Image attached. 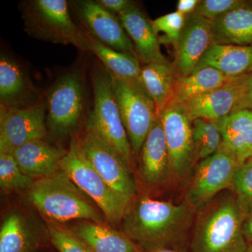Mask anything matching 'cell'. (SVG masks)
<instances>
[{
    "mask_svg": "<svg viewBox=\"0 0 252 252\" xmlns=\"http://www.w3.org/2000/svg\"><path fill=\"white\" fill-rule=\"evenodd\" d=\"M191 206L144 196L127 207L124 215L126 235L143 251L172 246L191 220Z\"/></svg>",
    "mask_w": 252,
    "mask_h": 252,
    "instance_id": "6da1fadb",
    "label": "cell"
},
{
    "mask_svg": "<svg viewBox=\"0 0 252 252\" xmlns=\"http://www.w3.org/2000/svg\"><path fill=\"white\" fill-rule=\"evenodd\" d=\"M245 217L231 195L210 204L197 222L191 252H245L248 248L243 230Z\"/></svg>",
    "mask_w": 252,
    "mask_h": 252,
    "instance_id": "7a4b0ae2",
    "label": "cell"
},
{
    "mask_svg": "<svg viewBox=\"0 0 252 252\" xmlns=\"http://www.w3.org/2000/svg\"><path fill=\"white\" fill-rule=\"evenodd\" d=\"M81 190L62 170L33 182L28 196L30 201L53 220H101L100 215L84 198Z\"/></svg>",
    "mask_w": 252,
    "mask_h": 252,
    "instance_id": "3957f363",
    "label": "cell"
},
{
    "mask_svg": "<svg viewBox=\"0 0 252 252\" xmlns=\"http://www.w3.org/2000/svg\"><path fill=\"white\" fill-rule=\"evenodd\" d=\"M25 30L32 36L55 44H71L91 51L85 31L72 21L65 0H33L22 10Z\"/></svg>",
    "mask_w": 252,
    "mask_h": 252,
    "instance_id": "277c9868",
    "label": "cell"
},
{
    "mask_svg": "<svg viewBox=\"0 0 252 252\" xmlns=\"http://www.w3.org/2000/svg\"><path fill=\"white\" fill-rule=\"evenodd\" d=\"M60 169L81 191L87 194L112 222H119L130 205L102 178L81 148L79 140L72 139L69 150L61 160Z\"/></svg>",
    "mask_w": 252,
    "mask_h": 252,
    "instance_id": "5b68a950",
    "label": "cell"
},
{
    "mask_svg": "<svg viewBox=\"0 0 252 252\" xmlns=\"http://www.w3.org/2000/svg\"><path fill=\"white\" fill-rule=\"evenodd\" d=\"M94 107L87 129L105 141L131 166L132 148L113 92L108 71H99L94 77Z\"/></svg>",
    "mask_w": 252,
    "mask_h": 252,
    "instance_id": "8992f818",
    "label": "cell"
},
{
    "mask_svg": "<svg viewBox=\"0 0 252 252\" xmlns=\"http://www.w3.org/2000/svg\"><path fill=\"white\" fill-rule=\"evenodd\" d=\"M108 72L132 153L137 157L159 117L157 107L140 83L125 80Z\"/></svg>",
    "mask_w": 252,
    "mask_h": 252,
    "instance_id": "52a82bcc",
    "label": "cell"
},
{
    "mask_svg": "<svg viewBox=\"0 0 252 252\" xmlns=\"http://www.w3.org/2000/svg\"><path fill=\"white\" fill-rule=\"evenodd\" d=\"M79 142L93 166L107 184L129 204L137 193L130 165L97 134L88 130Z\"/></svg>",
    "mask_w": 252,
    "mask_h": 252,
    "instance_id": "ba28073f",
    "label": "cell"
},
{
    "mask_svg": "<svg viewBox=\"0 0 252 252\" xmlns=\"http://www.w3.org/2000/svg\"><path fill=\"white\" fill-rule=\"evenodd\" d=\"M84 82L80 74L60 77L48 94L46 125L53 133L64 135L75 128L84 111Z\"/></svg>",
    "mask_w": 252,
    "mask_h": 252,
    "instance_id": "9c48e42d",
    "label": "cell"
},
{
    "mask_svg": "<svg viewBox=\"0 0 252 252\" xmlns=\"http://www.w3.org/2000/svg\"><path fill=\"white\" fill-rule=\"evenodd\" d=\"M233 154L220 150L199 163L188 189L190 206L201 208L220 190L232 186L237 169L240 166Z\"/></svg>",
    "mask_w": 252,
    "mask_h": 252,
    "instance_id": "30bf717a",
    "label": "cell"
},
{
    "mask_svg": "<svg viewBox=\"0 0 252 252\" xmlns=\"http://www.w3.org/2000/svg\"><path fill=\"white\" fill-rule=\"evenodd\" d=\"M46 122L42 104L23 109L1 106L0 153L13 154L28 142L44 140L47 132Z\"/></svg>",
    "mask_w": 252,
    "mask_h": 252,
    "instance_id": "8fae6325",
    "label": "cell"
},
{
    "mask_svg": "<svg viewBox=\"0 0 252 252\" xmlns=\"http://www.w3.org/2000/svg\"><path fill=\"white\" fill-rule=\"evenodd\" d=\"M171 170L179 177L187 173L197 155L192 122L180 104L171 101L160 116Z\"/></svg>",
    "mask_w": 252,
    "mask_h": 252,
    "instance_id": "7c38bea8",
    "label": "cell"
},
{
    "mask_svg": "<svg viewBox=\"0 0 252 252\" xmlns=\"http://www.w3.org/2000/svg\"><path fill=\"white\" fill-rule=\"evenodd\" d=\"M74 5L77 17L88 35L110 49L137 56L133 44L118 15L104 9L96 1L81 0Z\"/></svg>",
    "mask_w": 252,
    "mask_h": 252,
    "instance_id": "4fadbf2b",
    "label": "cell"
},
{
    "mask_svg": "<svg viewBox=\"0 0 252 252\" xmlns=\"http://www.w3.org/2000/svg\"><path fill=\"white\" fill-rule=\"evenodd\" d=\"M212 44V21L195 12L187 16L185 27L175 48L173 67L177 75L192 74Z\"/></svg>",
    "mask_w": 252,
    "mask_h": 252,
    "instance_id": "5bb4252c",
    "label": "cell"
},
{
    "mask_svg": "<svg viewBox=\"0 0 252 252\" xmlns=\"http://www.w3.org/2000/svg\"><path fill=\"white\" fill-rule=\"evenodd\" d=\"M238 77L225 85L180 104L191 122H215L238 110L245 89V77Z\"/></svg>",
    "mask_w": 252,
    "mask_h": 252,
    "instance_id": "9a60e30c",
    "label": "cell"
},
{
    "mask_svg": "<svg viewBox=\"0 0 252 252\" xmlns=\"http://www.w3.org/2000/svg\"><path fill=\"white\" fill-rule=\"evenodd\" d=\"M139 61L143 64L166 60L160 50V37L151 21L134 2L119 15Z\"/></svg>",
    "mask_w": 252,
    "mask_h": 252,
    "instance_id": "2e32d148",
    "label": "cell"
},
{
    "mask_svg": "<svg viewBox=\"0 0 252 252\" xmlns=\"http://www.w3.org/2000/svg\"><path fill=\"white\" fill-rule=\"evenodd\" d=\"M66 153L67 151L38 140L21 146L13 155L23 174L32 179H39L61 170L60 164Z\"/></svg>",
    "mask_w": 252,
    "mask_h": 252,
    "instance_id": "e0dca14e",
    "label": "cell"
},
{
    "mask_svg": "<svg viewBox=\"0 0 252 252\" xmlns=\"http://www.w3.org/2000/svg\"><path fill=\"white\" fill-rule=\"evenodd\" d=\"M213 122L221 135L220 149L233 154L240 165L250 158L252 152V111L240 109Z\"/></svg>",
    "mask_w": 252,
    "mask_h": 252,
    "instance_id": "ac0fdd59",
    "label": "cell"
},
{
    "mask_svg": "<svg viewBox=\"0 0 252 252\" xmlns=\"http://www.w3.org/2000/svg\"><path fill=\"white\" fill-rule=\"evenodd\" d=\"M140 155L142 173L146 182L152 185L163 182L171 166L160 117L154 122L144 141Z\"/></svg>",
    "mask_w": 252,
    "mask_h": 252,
    "instance_id": "d6986e66",
    "label": "cell"
},
{
    "mask_svg": "<svg viewBox=\"0 0 252 252\" xmlns=\"http://www.w3.org/2000/svg\"><path fill=\"white\" fill-rule=\"evenodd\" d=\"M205 67L214 68L230 77L251 74L252 45L212 44L204 54L195 71Z\"/></svg>",
    "mask_w": 252,
    "mask_h": 252,
    "instance_id": "ffe728a7",
    "label": "cell"
},
{
    "mask_svg": "<svg viewBox=\"0 0 252 252\" xmlns=\"http://www.w3.org/2000/svg\"><path fill=\"white\" fill-rule=\"evenodd\" d=\"M214 44L252 45V7L245 2L212 21Z\"/></svg>",
    "mask_w": 252,
    "mask_h": 252,
    "instance_id": "44dd1931",
    "label": "cell"
},
{
    "mask_svg": "<svg viewBox=\"0 0 252 252\" xmlns=\"http://www.w3.org/2000/svg\"><path fill=\"white\" fill-rule=\"evenodd\" d=\"M177 73L167 60L144 64L141 69L140 83L155 104L160 117L171 102Z\"/></svg>",
    "mask_w": 252,
    "mask_h": 252,
    "instance_id": "7402d4cb",
    "label": "cell"
},
{
    "mask_svg": "<svg viewBox=\"0 0 252 252\" xmlns=\"http://www.w3.org/2000/svg\"><path fill=\"white\" fill-rule=\"evenodd\" d=\"M73 232L91 252H143L128 237L99 223H80Z\"/></svg>",
    "mask_w": 252,
    "mask_h": 252,
    "instance_id": "603a6c76",
    "label": "cell"
},
{
    "mask_svg": "<svg viewBox=\"0 0 252 252\" xmlns=\"http://www.w3.org/2000/svg\"><path fill=\"white\" fill-rule=\"evenodd\" d=\"M238 77H230L212 67L195 71L188 76H177L171 101L182 104L225 85Z\"/></svg>",
    "mask_w": 252,
    "mask_h": 252,
    "instance_id": "cb8c5ba5",
    "label": "cell"
},
{
    "mask_svg": "<svg viewBox=\"0 0 252 252\" xmlns=\"http://www.w3.org/2000/svg\"><path fill=\"white\" fill-rule=\"evenodd\" d=\"M87 36L91 43V52L102 61L108 72L121 79L140 83L142 66L137 56L119 52Z\"/></svg>",
    "mask_w": 252,
    "mask_h": 252,
    "instance_id": "d4e9b609",
    "label": "cell"
},
{
    "mask_svg": "<svg viewBox=\"0 0 252 252\" xmlns=\"http://www.w3.org/2000/svg\"><path fill=\"white\" fill-rule=\"evenodd\" d=\"M36 240L28 229L22 217L9 215L0 230V252H33Z\"/></svg>",
    "mask_w": 252,
    "mask_h": 252,
    "instance_id": "484cf974",
    "label": "cell"
},
{
    "mask_svg": "<svg viewBox=\"0 0 252 252\" xmlns=\"http://www.w3.org/2000/svg\"><path fill=\"white\" fill-rule=\"evenodd\" d=\"M26 79L17 63L1 55L0 59V97L1 105L22 95L26 91Z\"/></svg>",
    "mask_w": 252,
    "mask_h": 252,
    "instance_id": "4316f807",
    "label": "cell"
},
{
    "mask_svg": "<svg viewBox=\"0 0 252 252\" xmlns=\"http://www.w3.org/2000/svg\"><path fill=\"white\" fill-rule=\"evenodd\" d=\"M192 130L198 158L203 160L220 150L222 137L215 123L195 119L192 122Z\"/></svg>",
    "mask_w": 252,
    "mask_h": 252,
    "instance_id": "83f0119b",
    "label": "cell"
},
{
    "mask_svg": "<svg viewBox=\"0 0 252 252\" xmlns=\"http://www.w3.org/2000/svg\"><path fill=\"white\" fill-rule=\"evenodd\" d=\"M33 179L21 171L13 154L0 153V186L4 190L31 188Z\"/></svg>",
    "mask_w": 252,
    "mask_h": 252,
    "instance_id": "f1b7e54d",
    "label": "cell"
},
{
    "mask_svg": "<svg viewBox=\"0 0 252 252\" xmlns=\"http://www.w3.org/2000/svg\"><path fill=\"white\" fill-rule=\"evenodd\" d=\"M232 187L239 205L245 215H248L252 212V158L238 167Z\"/></svg>",
    "mask_w": 252,
    "mask_h": 252,
    "instance_id": "f546056e",
    "label": "cell"
},
{
    "mask_svg": "<svg viewBox=\"0 0 252 252\" xmlns=\"http://www.w3.org/2000/svg\"><path fill=\"white\" fill-rule=\"evenodd\" d=\"M186 18L187 16L176 11L154 20L153 25L157 32L163 33L164 39L172 44L175 49L185 27Z\"/></svg>",
    "mask_w": 252,
    "mask_h": 252,
    "instance_id": "4dcf8cb0",
    "label": "cell"
},
{
    "mask_svg": "<svg viewBox=\"0 0 252 252\" xmlns=\"http://www.w3.org/2000/svg\"><path fill=\"white\" fill-rule=\"evenodd\" d=\"M51 243L59 252H91L75 235L54 225H49Z\"/></svg>",
    "mask_w": 252,
    "mask_h": 252,
    "instance_id": "1f68e13d",
    "label": "cell"
},
{
    "mask_svg": "<svg viewBox=\"0 0 252 252\" xmlns=\"http://www.w3.org/2000/svg\"><path fill=\"white\" fill-rule=\"evenodd\" d=\"M244 2L240 0H203L200 1L195 13L212 21Z\"/></svg>",
    "mask_w": 252,
    "mask_h": 252,
    "instance_id": "d6a6232c",
    "label": "cell"
},
{
    "mask_svg": "<svg viewBox=\"0 0 252 252\" xmlns=\"http://www.w3.org/2000/svg\"><path fill=\"white\" fill-rule=\"evenodd\" d=\"M96 2L109 12L119 16L132 1L128 0H97Z\"/></svg>",
    "mask_w": 252,
    "mask_h": 252,
    "instance_id": "836d02e7",
    "label": "cell"
},
{
    "mask_svg": "<svg viewBox=\"0 0 252 252\" xmlns=\"http://www.w3.org/2000/svg\"><path fill=\"white\" fill-rule=\"evenodd\" d=\"M245 84V94L239 104L238 110L252 109V73L246 76Z\"/></svg>",
    "mask_w": 252,
    "mask_h": 252,
    "instance_id": "e575fe53",
    "label": "cell"
},
{
    "mask_svg": "<svg viewBox=\"0 0 252 252\" xmlns=\"http://www.w3.org/2000/svg\"><path fill=\"white\" fill-rule=\"evenodd\" d=\"M200 3L198 0H180L177 3V11L187 16L195 12Z\"/></svg>",
    "mask_w": 252,
    "mask_h": 252,
    "instance_id": "d590c367",
    "label": "cell"
},
{
    "mask_svg": "<svg viewBox=\"0 0 252 252\" xmlns=\"http://www.w3.org/2000/svg\"><path fill=\"white\" fill-rule=\"evenodd\" d=\"M243 230L247 241L252 243V212L245 217L243 221Z\"/></svg>",
    "mask_w": 252,
    "mask_h": 252,
    "instance_id": "8d00e7d4",
    "label": "cell"
},
{
    "mask_svg": "<svg viewBox=\"0 0 252 252\" xmlns=\"http://www.w3.org/2000/svg\"><path fill=\"white\" fill-rule=\"evenodd\" d=\"M145 252H187L184 249L180 248V247L172 245V246L160 247L152 249V250H148Z\"/></svg>",
    "mask_w": 252,
    "mask_h": 252,
    "instance_id": "74e56055",
    "label": "cell"
},
{
    "mask_svg": "<svg viewBox=\"0 0 252 252\" xmlns=\"http://www.w3.org/2000/svg\"><path fill=\"white\" fill-rule=\"evenodd\" d=\"M245 252H252V245L248 246V249H247L246 251H245Z\"/></svg>",
    "mask_w": 252,
    "mask_h": 252,
    "instance_id": "f35d334b",
    "label": "cell"
},
{
    "mask_svg": "<svg viewBox=\"0 0 252 252\" xmlns=\"http://www.w3.org/2000/svg\"><path fill=\"white\" fill-rule=\"evenodd\" d=\"M250 158H252V154H251V156H250Z\"/></svg>",
    "mask_w": 252,
    "mask_h": 252,
    "instance_id": "ab89813d",
    "label": "cell"
}]
</instances>
